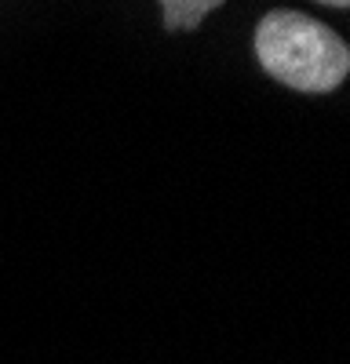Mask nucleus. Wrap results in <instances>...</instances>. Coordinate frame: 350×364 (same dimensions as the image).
<instances>
[{
	"instance_id": "1",
	"label": "nucleus",
	"mask_w": 350,
	"mask_h": 364,
	"mask_svg": "<svg viewBox=\"0 0 350 364\" xmlns=\"http://www.w3.org/2000/svg\"><path fill=\"white\" fill-rule=\"evenodd\" d=\"M252 44L259 66L292 91L329 95L350 77V44L303 11H267L255 26Z\"/></svg>"
},
{
	"instance_id": "2",
	"label": "nucleus",
	"mask_w": 350,
	"mask_h": 364,
	"mask_svg": "<svg viewBox=\"0 0 350 364\" xmlns=\"http://www.w3.org/2000/svg\"><path fill=\"white\" fill-rule=\"evenodd\" d=\"M223 4L226 0H161V11H164V26L171 33H179V29H197Z\"/></svg>"
},
{
	"instance_id": "3",
	"label": "nucleus",
	"mask_w": 350,
	"mask_h": 364,
	"mask_svg": "<svg viewBox=\"0 0 350 364\" xmlns=\"http://www.w3.org/2000/svg\"><path fill=\"white\" fill-rule=\"evenodd\" d=\"M317 4H329V8H350V0H317Z\"/></svg>"
}]
</instances>
